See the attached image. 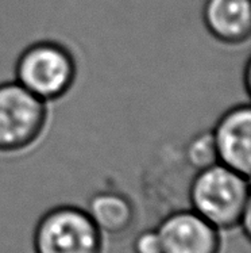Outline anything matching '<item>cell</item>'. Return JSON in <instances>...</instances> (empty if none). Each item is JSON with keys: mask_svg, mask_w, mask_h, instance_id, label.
I'll use <instances>...</instances> for the list:
<instances>
[{"mask_svg": "<svg viewBox=\"0 0 251 253\" xmlns=\"http://www.w3.org/2000/svg\"><path fill=\"white\" fill-rule=\"evenodd\" d=\"M245 176L223 164L197 170L189 190L193 211L216 229H234L250 207V184Z\"/></svg>", "mask_w": 251, "mask_h": 253, "instance_id": "obj_1", "label": "cell"}, {"mask_svg": "<svg viewBox=\"0 0 251 253\" xmlns=\"http://www.w3.org/2000/svg\"><path fill=\"white\" fill-rule=\"evenodd\" d=\"M74 79V58L67 47L57 42L33 43L16 61V82L46 103L65 95Z\"/></svg>", "mask_w": 251, "mask_h": 253, "instance_id": "obj_2", "label": "cell"}, {"mask_svg": "<svg viewBox=\"0 0 251 253\" xmlns=\"http://www.w3.org/2000/svg\"><path fill=\"white\" fill-rule=\"evenodd\" d=\"M36 253H102V232L88 212L74 206L46 211L34 229Z\"/></svg>", "mask_w": 251, "mask_h": 253, "instance_id": "obj_3", "label": "cell"}, {"mask_svg": "<svg viewBox=\"0 0 251 253\" xmlns=\"http://www.w3.org/2000/svg\"><path fill=\"white\" fill-rule=\"evenodd\" d=\"M46 121V102L16 80L0 84V152L29 148L41 137Z\"/></svg>", "mask_w": 251, "mask_h": 253, "instance_id": "obj_4", "label": "cell"}, {"mask_svg": "<svg viewBox=\"0 0 251 253\" xmlns=\"http://www.w3.org/2000/svg\"><path fill=\"white\" fill-rule=\"evenodd\" d=\"M217 230L193 210L172 212L157 227L162 253H220Z\"/></svg>", "mask_w": 251, "mask_h": 253, "instance_id": "obj_5", "label": "cell"}, {"mask_svg": "<svg viewBox=\"0 0 251 253\" xmlns=\"http://www.w3.org/2000/svg\"><path fill=\"white\" fill-rule=\"evenodd\" d=\"M219 164L250 177L251 109L238 104L223 114L212 130Z\"/></svg>", "mask_w": 251, "mask_h": 253, "instance_id": "obj_6", "label": "cell"}, {"mask_svg": "<svg viewBox=\"0 0 251 253\" xmlns=\"http://www.w3.org/2000/svg\"><path fill=\"white\" fill-rule=\"evenodd\" d=\"M203 21L215 40L226 45H241L251 36V1L207 0Z\"/></svg>", "mask_w": 251, "mask_h": 253, "instance_id": "obj_7", "label": "cell"}, {"mask_svg": "<svg viewBox=\"0 0 251 253\" xmlns=\"http://www.w3.org/2000/svg\"><path fill=\"white\" fill-rule=\"evenodd\" d=\"M88 215L102 233L118 236L133 225L134 206L123 194L103 191L95 194L88 203Z\"/></svg>", "mask_w": 251, "mask_h": 253, "instance_id": "obj_8", "label": "cell"}, {"mask_svg": "<svg viewBox=\"0 0 251 253\" xmlns=\"http://www.w3.org/2000/svg\"><path fill=\"white\" fill-rule=\"evenodd\" d=\"M185 159L196 170L217 164V150L212 131H201L196 134L185 148Z\"/></svg>", "mask_w": 251, "mask_h": 253, "instance_id": "obj_9", "label": "cell"}, {"mask_svg": "<svg viewBox=\"0 0 251 253\" xmlns=\"http://www.w3.org/2000/svg\"><path fill=\"white\" fill-rule=\"evenodd\" d=\"M134 253H162V245L157 229L139 233L133 244Z\"/></svg>", "mask_w": 251, "mask_h": 253, "instance_id": "obj_10", "label": "cell"}]
</instances>
